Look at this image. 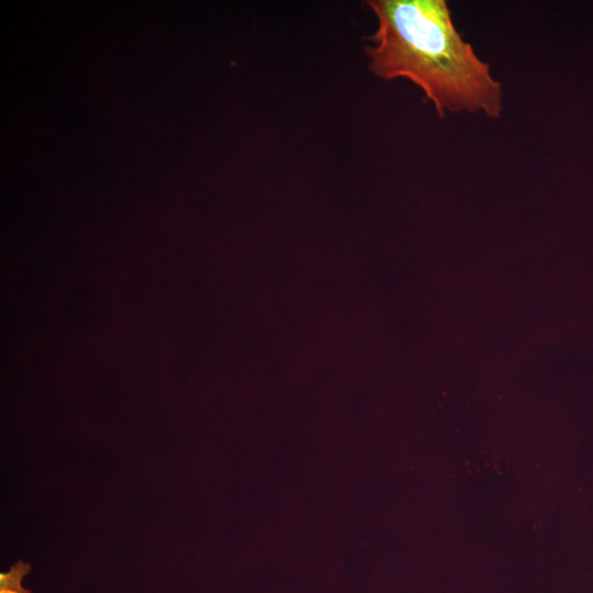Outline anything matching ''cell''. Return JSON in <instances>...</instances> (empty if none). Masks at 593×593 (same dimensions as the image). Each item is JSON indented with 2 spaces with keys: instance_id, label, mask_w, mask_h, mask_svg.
Returning a JSON list of instances; mask_svg holds the SVG:
<instances>
[{
  "instance_id": "6da1fadb",
  "label": "cell",
  "mask_w": 593,
  "mask_h": 593,
  "mask_svg": "<svg viewBox=\"0 0 593 593\" xmlns=\"http://www.w3.org/2000/svg\"><path fill=\"white\" fill-rule=\"evenodd\" d=\"M367 4L378 20L366 46L374 76L412 81L440 118L460 112L501 118L502 85L456 29L445 0H370Z\"/></svg>"
},
{
  "instance_id": "7a4b0ae2",
  "label": "cell",
  "mask_w": 593,
  "mask_h": 593,
  "mask_svg": "<svg viewBox=\"0 0 593 593\" xmlns=\"http://www.w3.org/2000/svg\"><path fill=\"white\" fill-rule=\"evenodd\" d=\"M30 570V564L18 561L9 572H2L0 574V593H30L21 585V580Z\"/></svg>"
}]
</instances>
